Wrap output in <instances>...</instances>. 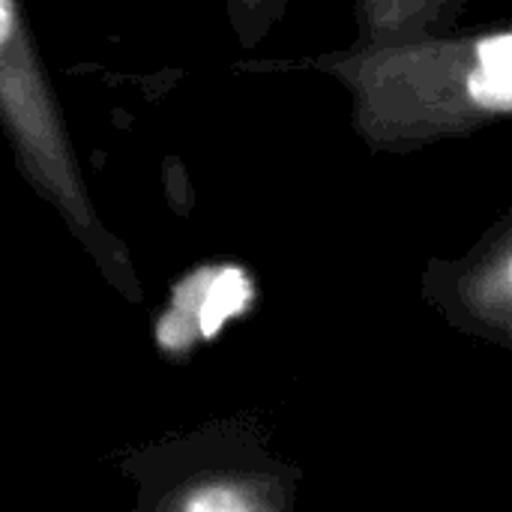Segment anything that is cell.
Wrapping results in <instances>:
<instances>
[{
    "label": "cell",
    "instance_id": "obj_4",
    "mask_svg": "<svg viewBox=\"0 0 512 512\" xmlns=\"http://www.w3.org/2000/svg\"><path fill=\"white\" fill-rule=\"evenodd\" d=\"M423 300L456 330L512 348V213H504L462 258H432Z\"/></svg>",
    "mask_w": 512,
    "mask_h": 512
},
{
    "label": "cell",
    "instance_id": "obj_2",
    "mask_svg": "<svg viewBox=\"0 0 512 512\" xmlns=\"http://www.w3.org/2000/svg\"><path fill=\"white\" fill-rule=\"evenodd\" d=\"M0 132L24 183L48 201L102 279L123 300L138 303L144 291L129 246L93 204L84 162L21 0H0Z\"/></svg>",
    "mask_w": 512,
    "mask_h": 512
},
{
    "label": "cell",
    "instance_id": "obj_5",
    "mask_svg": "<svg viewBox=\"0 0 512 512\" xmlns=\"http://www.w3.org/2000/svg\"><path fill=\"white\" fill-rule=\"evenodd\" d=\"M468 0H357L360 42H387L423 33H447L459 24Z\"/></svg>",
    "mask_w": 512,
    "mask_h": 512
},
{
    "label": "cell",
    "instance_id": "obj_6",
    "mask_svg": "<svg viewBox=\"0 0 512 512\" xmlns=\"http://www.w3.org/2000/svg\"><path fill=\"white\" fill-rule=\"evenodd\" d=\"M288 0H225V18L240 48H258L282 21Z\"/></svg>",
    "mask_w": 512,
    "mask_h": 512
},
{
    "label": "cell",
    "instance_id": "obj_3",
    "mask_svg": "<svg viewBox=\"0 0 512 512\" xmlns=\"http://www.w3.org/2000/svg\"><path fill=\"white\" fill-rule=\"evenodd\" d=\"M120 468L138 486L141 510L291 512L300 492V468L246 420L150 444Z\"/></svg>",
    "mask_w": 512,
    "mask_h": 512
},
{
    "label": "cell",
    "instance_id": "obj_1",
    "mask_svg": "<svg viewBox=\"0 0 512 512\" xmlns=\"http://www.w3.org/2000/svg\"><path fill=\"white\" fill-rule=\"evenodd\" d=\"M342 84L351 126L369 153L408 156L465 138L512 111V27L423 33L387 42H354L300 63Z\"/></svg>",
    "mask_w": 512,
    "mask_h": 512
}]
</instances>
